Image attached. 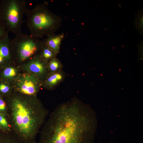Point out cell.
<instances>
[{
  "mask_svg": "<svg viewBox=\"0 0 143 143\" xmlns=\"http://www.w3.org/2000/svg\"><path fill=\"white\" fill-rule=\"evenodd\" d=\"M88 112L77 99L60 105L44 124L38 143H93Z\"/></svg>",
  "mask_w": 143,
  "mask_h": 143,
  "instance_id": "6da1fadb",
  "label": "cell"
},
{
  "mask_svg": "<svg viewBox=\"0 0 143 143\" xmlns=\"http://www.w3.org/2000/svg\"><path fill=\"white\" fill-rule=\"evenodd\" d=\"M7 118L12 132L24 143H36V137L49 111L37 96L13 91L5 98Z\"/></svg>",
  "mask_w": 143,
  "mask_h": 143,
  "instance_id": "7a4b0ae2",
  "label": "cell"
},
{
  "mask_svg": "<svg viewBox=\"0 0 143 143\" xmlns=\"http://www.w3.org/2000/svg\"><path fill=\"white\" fill-rule=\"evenodd\" d=\"M48 5L46 2L38 4L25 14L30 34L38 38L55 34L62 23L61 18L51 12Z\"/></svg>",
  "mask_w": 143,
  "mask_h": 143,
  "instance_id": "3957f363",
  "label": "cell"
},
{
  "mask_svg": "<svg viewBox=\"0 0 143 143\" xmlns=\"http://www.w3.org/2000/svg\"><path fill=\"white\" fill-rule=\"evenodd\" d=\"M25 0L0 1V24L15 35L22 33L23 17L28 9Z\"/></svg>",
  "mask_w": 143,
  "mask_h": 143,
  "instance_id": "277c9868",
  "label": "cell"
},
{
  "mask_svg": "<svg viewBox=\"0 0 143 143\" xmlns=\"http://www.w3.org/2000/svg\"><path fill=\"white\" fill-rule=\"evenodd\" d=\"M11 42L13 61L21 62L28 61L38 55L44 45L43 39L22 33L15 35Z\"/></svg>",
  "mask_w": 143,
  "mask_h": 143,
  "instance_id": "5b68a950",
  "label": "cell"
},
{
  "mask_svg": "<svg viewBox=\"0 0 143 143\" xmlns=\"http://www.w3.org/2000/svg\"><path fill=\"white\" fill-rule=\"evenodd\" d=\"M43 82L29 73H20L12 84L13 91L27 95L37 96Z\"/></svg>",
  "mask_w": 143,
  "mask_h": 143,
  "instance_id": "8992f818",
  "label": "cell"
},
{
  "mask_svg": "<svg viewBox=\"0 0 143 143\" xmlns=\"http://www.w3.org/2000/svg\"><path fill=\"white\" fill-rule=\"evenodd\" d=\"M47 62L41 60L39 54L28 60L21 66L25 72L37 76L40 79L47 74Z\"/></svg>",
  "mask_w": 143,
  "mask_h": 143,
  "instance_id": "52a82bcc",
  "label": "cell"
},
{
  "mask_svg": "<svg viewBox=\"0 0 143 143\" xmlns=\"http://www.w3.org/2000/svg\"><path fill=\"white\" fill-rule=\"evenodd\" d=\"M8 34L0 38V69L11 64L12 48Z\"/></svg>",
  "mask_w": 143,
  "mask_h": 143,
  "instance_id": "ba28073f",
  "label": "cell"
},
{
  "mask_svg": "<svg viewBox=\"0 0 143 143\" xmlns=\"http://www.w3.org/2000/svg\"><path fill=\"white\" fill-rule=\"evenodd\" d=\"M11 65L0 69V80L12 85L20 73L18 68Z\"/></svg>",
  "mask_w": 143,
  "mask_h": 143,
  "instance_id": "9c48e42d",
  "label": "cell"
},
{
  "mask_svg": "<svg viewBox=\"0 0 143 143\" xmlns=\"http://www.w3.org/2000/svg\"><path fill=\"white\" fill-rule=\"evenodd\" d=\"M64 37L63 33L53 34L43 39L44 44L56 54L59 53L61 42Z\"/></svg>",
  "mask_w": 143,
  "mask_h": 143,
  "instance_id": "30bf717a",
  "label": "cell"
},
{
  "mask_svg": "<svg viewBox=\"0 0 143 143\" xmlns=\"http://www.w3.org/2000/svg\"><path fill=\"white\" fill-rule=\"evenodd\" d=\"M63 78V74L60 71L50 73L43 82L42 86L46 88L51 89L61 82Z\"/></svg>",
  "mask_w": 143,
  "mask_h": 143,
  "instance_id": "8fae6325",
  "label": "cell"
},
{
  "mask_svg": "<svg viewBox=\"0 0 143 143\" xmlns=\"http://www.w3.org/2000/svg\"><path fill=\"white\" fill-rule=\"evenodd\" d=\"M0 143H24L12 132L3 131L0 129Z\"/></svg>",
  "mask_w": 143,
  "mask_h": 143,
  "instance_id": "7c38bea8",
  "label": "cell"
},
{
  "mask_svg": "<svg viewBox=\"0 0 143 143\" xmlns=\"http://www.w3.org/2000/svg\"><path fill=\"white\" fill-rule=\"evenodd\" d=\"M56 54L44 44L39 55L41 60L48 62L51 60L56 57Z\"/></svg>",
  "mask_w": 143,
  "mask_h": 143,
  "instance_id": "4fadbf2b",
  "label": "cell"
},
{
  "mask_svg": "<svg viewBox=\"0 0 143 143\" xmlns=\"http://www.w3.org/2000/svg\"><path fill=\"white\" fill-rule=\"evenodd\" d=\"M47 66L48 70L50 73H53L60 71L62 65L60 61L56 57L47 62Z\"/></svg>",
  "mask_w": 143,
  "mask_h": 143,
  "instance_id": "5bb4252c",
  "label": "cell"
},
{
  "mask_svg": "<svg viewBox=\"0 0 143 143\" xmlns=\"http://www.w3.org/2000/svg\"><path fill=\"white\" fill-rule=\"evenodd\" d=\"M13 91L11 85L0 80V96L5 98L10 95Z\"/></svg>",
  "mask_w": 143,
  "mask_h": 143,
  "instance_id": "9a60e30c",
  "label": "cell"
},
{
  "mask_svg": "<svg viewBox=\"0 0 143 143\" xmlns=\"http://www.w3.org/2000/svg\"><path fill=\"white\" fill-rule=\"evenodd\" d=\"M0 129L8 132H12L6 117L0 113Z\"/></svg>",
  "mask_w": 143,
  "mask_h": 143,
  "instance_id": "2e32d148",
  "label": "cell"
},
{
  "mask_svg": "<svg viewBox=\"0 0 143 143\" xmlns=\"http://www.w3.org/2000/svg\"><path fill=\"white\" fill-rule=\"evenodd\" d=\"M0 113L5 115H7V107L5 98L0 96Z\"/></svg>",
  "mask_w": 143,
  "mask_h": 143,
  "instance_id": "e0dca14e",
  "label": "cell"
},
{
  "mask_svg": "<svg viewBox=\"0 0 143 143\" xmlns=\"http://www.w3.org/2000/svg\"><path fill=\"white\" fill-rule=\"evenodd\" d=\"M8 32L5 28L0 24V38H3L8 34Z\"/></svg>",
  "mask_w": 143,
  "mask_h": 143,
  "instance_id": "ac0fdd59",
  "label": "cell"
}]
</instances>
